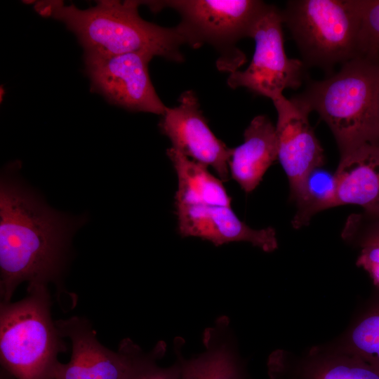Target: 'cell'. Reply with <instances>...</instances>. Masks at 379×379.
Instances as JSON below:
<instances>
[{
  "label": "cell",
  "mask_w": 379,
  "mask_h": 379,
  "mask_svg": "<svg viewBox=\"0 0 379 379\" xmlns=\"http://www.w3.org/2000/svg\"><path fill=\"white\" fill-rule=\"evenodd\" d=\"M81 220L58 213L10 174L0 187L1 303L19 284L47 286L60 279Z\"/></svg>",
  "instance_id": "6da1fadb"
},
{
  "label": "cell",
  "mask_w": 379,
  "mask_h": 379,
  "mask_svg": "<svg viewBox=\"0 0 379 379\" xmlns=\"http://www.w3.org/2000/svg\"><path fill=\"white\" fill-rule=\"evenodd\" d=\"M140 4V1L102 0L81 9L51 0L36 2L34 9L44 17L62 22L76 35L84 53L112 55L144 51L182 62L180 47L192 46L185 27L180 23L161 27L143 20L138 13Z\"/></svg>",
  "instance_id": "7a4b0ae2"
},
{
  "label": "cell",
  "mask_w": 379,
  "mask_h": 379,
  "mask_svg": "<svg viewBox=\"0 0 379 379\" xmlns=\"http://www.w3.org/2000/svg\"><path fill=\"white\" fill-rule=\"evenodd\" d=\"M291 100L318 113L332 131L340 155L379 142V63L355 58L335 74L309 82Z\"/></svg>",
  "instance_id": "3957f363"
},
{
  "label": "cell",
  "mask_w": 379,
  "mask_h": 379,
  "mask_svg": "<svg viewBox=\"0 0 379 379\" xmlns=\"http://www.w3.org/2000/svg\"><path fill=\"white\" fill-rule=\"evenodd\" d=\"M50 306L44 285L27 286L18 302L1 303V362L15 379H51L58 354L66 350Z\"/></svg>",
  "instance_id": "277c9868"
},
{
  "label": "cell",
  "mask_w": 379,
  "mask_h": 379,
  "mask_svg": "<svg viewBox=\"0 0 379 379\" xmlns=\"http://www.w3.org/2000/svg\"><path fill=\"white\" fill-rule=\"evenodd\" d=\"M281 15L306 67L328 70L359 56V0H292Z\"/></svg>",
  "instance_id": "5b68a950"
},
{
  "label": "cell",
  "mask_w": 379,
  "mask_h": 379,
  "mask_svg": "<svg viewBox=\"0 0 379 379\" xmlns=\"http://www.w3.org/2000/svg\"><path fill=\"white\" fill-rule=\"evenodd\" d=\"M152 11L171 8L190 36L193 48L208 43L243 64L245 55L235 44L251 37L269 4L258 0H168L142 1Z\"/></svg>",
  "instance_id": "8992f818"
},
{
  "label": "cell",
  "mask_w": 379,
  "mask_h": 379,
  "mask_svg": "<svg viewBox=\"0 0 379 379\" xmlns=\"http://www.w3.org/2000/svg\"><path fill=\"white\" fill-rule=\"evenodd\" d=\"M282 25L281 10L270 5L251 35L255 44L253 58L245 70L230 73L227 80L230 88H246L274 101L285 89L302 85L307 67L301 60L286 55Z\"/></svg>",
  "instance_id": "52a82bcc"
},
{
  "label": "cell",
  "mask_w": 379,
  "mask_h": 379,
  "mask_svg": "<svg viewBox=\"0 0 379 379\" xmlns=\"http://www.w3.org/2000/svg\"><path fill=\"white\" fill-rule=\"evenodd\" d=\"M153 57L144 51L112 55L84 53L91 91L127 110L163 116L167 107L158 96L148 69Z\"/></svg>",
  "instance_id": "ba28073f"
},
{
  "label": "cell",
  "mask_w": 379,
  "mask_h": 379,
  "mask_svg": "<svg viewBox=\"0 0 379 379\" xmlns=\"http://www.w3.org/2000/svg\"><path fill=\"white\" fill-rule=\"evenodd\" d=\"M62 337L72 342L69 362L55 364L51 379H124L139 347L128 338L117 352L103 346L91 324L78 317L55 321Z\"/></svg>",
  "instance_id": "9c48e42d"
},
{
  "label": "cell",
  "mask_w": 379,
  "mask_h": 379,
  "mask_svg": "<svg viewBox=\"0 0 379 379\" xmlns=\"http://www.w3.org/2000/svg\"><path fill=\"white\" fill-rule=\"evenodd\" d=\"M179 105L168 107L159 124L172 147L185 157L206 167L213 168L222 182L229 179V161L232 148L218 139L210 129L196 93L183 92Z\"/></svg>",
  "instance_id": "30bf717a"
},
{
  "label": "cell",
  "mask_w": 379,
  "mask_h": 379,
  "mask_svg": "<svg viewBox=\"0 0 379 379\" xmlns=\"http://www.w3.org/2000/svg\"><path fill=\"white\" fill-rule=\"evenodd\" d=\"M272 102L277 112L278 159L293 197L307 175L324 164V151L310 124L309 112L284 95Z\"/></svg>",
  "instance_id": "8fae6325"
},
{
  "label": "cell",
  "mask_w": 379,
  "mask_h": 379,
  "mask_svg": "<svg viewBox=\"0 0 379 379\" xmlns=\"http://www.w3.org/2000/svg\"><path fill=\"white\" fill-rule=\"evenodd\" d=\"M178 230L183 237H193L219 246L234 241H245L272 252L277 248L275 230H255L242 222L231 206L175 204Z\"/></svg>",
  "instance_id": "7c38bea8"
},
{
  "label": "cell",
  "mask_w": 379,
  "mask_h": 379,
  "mask_svg": "<svg viewBox=\"0 0 379 379\" xmlns=\"http://www.w3.org/2000/svg\"><path fill=\"white\" fill-rule=\"evenodd\" d=\"M278 159L275 126L265 115L255 117L245 129L244 142L232 148L229 171L246 192L253 191Z\"/></svg>",
  "instance_id": "4fadbf2b"
},
{
  "label": "cell",
  "mask_w": 379,
  "mask_h": 379,
  "mask_svg": "<svg viewBox=\"0 0 379 379\" xmlns=\"http://www.w3.org/2000/svg\"><path fill=\"white\" fill-rule=\"evenodd\" d=\"M334 176L338 206L355 204L369 212L379 202V142L366 143L340 155Z\"/></svg>",
  "instance_id": "5bb4252c"
},
{
  "label": "cell",
  "mask_w": 379,
  "mask_h": 379,
  "mask_svg": "<svg viewBox=\"0 0 379 379\" xmlns=\"http://www.w3.org/2000/svg\"><path fill=\"white\" fill-rule=\"evenodd\" d=\"M228 320L222 318L204 332L205 351L190 359L178 358L181 379H246L244 366L224 337Z\"/></svg>",
  "instance_id": "9a60e30c"
},
{
  "label": "cell",
  "mask_w": 379,
  "mask_h": 379,
  "mask_svg": "<svg viewBox=\"0 0 379 379\" xmlns=\"http://www.w3.org/2000/svg\"><path fill=\"white\" fill-rule=\"evenodd\" d=\"M166 154L177 175L175 204L230 206L231 198L222 181L213 175L208 167L178 152L172 147Z\"/></svg>",
  "instance_id": "2e32d148"
},
{
  "label": "cell",
  "mask_w": 379,
  "mask_h": 379,
  "mask_svg": "<svg viewBox=\"0 0 379 379\" xmlns=\"http://www.w3.org/2000/svg\"><path fill=\"white\" fill-rule=\"evenodd\" d=\"M291 379H379V371L345 351L312 356L302 363Z\"/></svg>",
  "instance_id": "e0dca14e"
},
{
  "label": "cell",
  "mask_w": 379,
  "mask_h": 379,
  "mask_svg": "<svg viewBox=\"0 0 379 379\" xmlns=\"http://www.w3.org/2000/svg\"><path fill=\"white\" fill-rule=\"evenodd\" d=\"M297 204V211L292 220L295 228L310 222L317 213L338 206L337 187L334 174L320 168L312 171L304 180L297 193L292 197Z\"/></svg>",
  "instance_id": "ac0fdd59"
},
{
  "label": "cell",
  "mask_w": 379,
  "mask_h": 379,
  "mask_svg": "<svg viewBox=\"0 0 379 379\" xmlns=\"http://www.w3.org/2000/svg\"><path fill=\"white\" fill-rule=\"evenodd\" d=\"M345 351L379 371V303L352 328Z\"/></svg>",
  "instance_id": "d6986e66"
},
{
  "label": "cell",
  "mask_w": 379,
  "mask_h": 379,
  "mask_svg": "<svg viewBox=\"0 0 379 379\" xmlns=\"http://www.w3.org/2000/svg\"><path fill=\"white\" fill-rule=\"evenodd\" d=\"M164 351L163 343H159L148 354L143 353L139 347L134 356L131 368L124 379H181L178 360L167 367L161 366L157 363Z\"/></svg>",
  "instance_id": "ffe728a7"
},
{
  "label": "cell",
  "mask_w": 379,
  "mask_h": 379,
  "mask_svg": "<svg viewBox=\"0 0 379 379\" xmlns=\"http://www.w3.org/2000/svg\"><path fill=\"white\" fill-rule=\"evenodd\" d=\"M359 56L379 63V0H359Z\"/></svg>",
  "instance_id": "44dd1931"
},
{
  "label": "cell",
  "mask_w": 379,
  "mask_h": 379,
  "mask_svg": "<svg viewBox=\"0 0 379 379\" xmlns=\"http://www.w3.org/2000/svg\"><path fill=\"white\" fill-rule=\"evenodd\" d=\"M362 246L357 265L366 270L373 284L379 287V244L366 243Z\"/></svg>",
  "instance_id": "7402d4cb"
},
{
  "label": "cell",
  "mask_w": 379,
  "mask_h": 379,
  "mask_svg": "<svg viewBox=\"0 0 379 379\" xmlns=\"http://www.w3.org/2000/svg\"><path fill=\"white\" fill-rule=\"evenodd\" d=\"M366 243L379 244V225L370 232L362 244Z\"/></svg>",
  "instance_id": "603a6c76"
},
{
  "label": "cell",
  "mask_w": 379,
  "mask_h": 379,
  "mask_svg": "<svg viewBox=\"0 0 379 379\" xmlns=\"http://www.w3.org/2000/svg\"><path fill=\"white\" fill-rule=\"evenodd\" d=\"M368 213L379 218V202L373 209L368 212Z\"/></svg>",
  "instance_id": "cb8c5ba5"
}]
</instances>
